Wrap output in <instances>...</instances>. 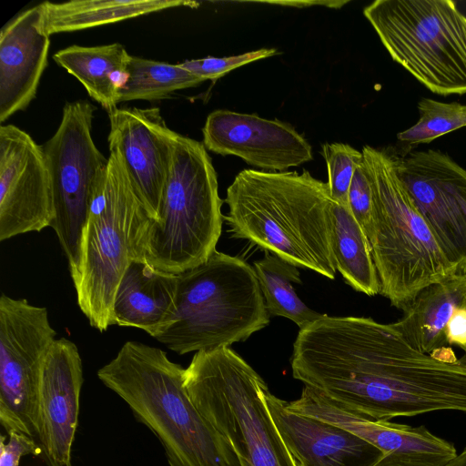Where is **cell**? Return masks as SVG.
I'll list each match as a JSON object with an SVG mask.
<instances>
[{"mask_svg": "<svg viewBox=\"0 0 466 466\" xmlns=\"http://www.w3.org/2000/svg\"><path fill=\"white\" fill-rule=\"evenodd\" d=\"M290 364L304 386L370 419L466 413V354L420 351L392 323L323 314L299 329Z\"/></svg>", "mask_w": 466, "mask_h": 466, "instance_id": "obj_1", "label": "cell"}, {"mask_svg": "<svg viewBox=\"0 0 466 466\" xmlns=\"http://www.w3.org/2000/svg\"><path fill=\"white\" fill-rule=\"evenodd\" d=\"M224 219L236 238L248 239L297 268L333 279L330 245L333 200L328 182L309 171H240L227 189Z\"/></svg>", "mask_w": 466, "mask_h": 466, "instance_id": "obj_2", "label": "cell"}, {"mask_svg": "<svg viewBox=\"0 0 466 466\" xmlns=\"http://www.w3.org/2000/svg\"><path fill=\"white\" fill-rule=\"evenodd\" d=\"M184 373L161 349L129 340L97 377L155 434L169 466H240L228 441L190 400Z\"/></svg>", "mask_w": 466, "mask_h": 466, "instance_id": "obj_3", "label": "cell"}, {"mask_svg": "<svg viewBox=\"0 0 466 466\" xmlns=\"http://www.w3.org/2000/svg\"><path fill=\"white\" fill-rule=\"evenodd\" d=\"M373 193L369 240L380 292L403 309L427 286L455 273L452 264L397 174L394 153L362 148Z\"/></svg>", "mask_w": 466, "mask_h": 466, "instance_id": "obj_4", "label": "cell"}, {"mask_svg": "<svg viewBox=\"0 0 466 466\" xmlns=\"http://www.w3.org/2000/svg\"><path fill=\"white\" fill-rule=\"evenodd\" d=\"M222 203L204 144L176 132L157 217L138 239L135 259L174 275L203 263L217 250Z\"/></svg>", "mask_w": 466, "mask_h": 466, "instance_id": "obj_5", "label": "cell"}, {"mask_svg": "<svg viewBox=\"0 0 466 466\" xmlns=\"http://www.w3.org/2000/svg\"><path fill=\"white\" fill-rule=\"evenodd\" d=\"M177 279L174 314L155 339L180 355L229 347L269 323L254 268L238 257L216 250Z\"/></svg>", "mask_w": 466, "mask_h": 466, "instance_id": "obj_6", "label": "cell"}, {"mask_svg": "<svg viewBox=\"0 0 466 466\" xmlns=\"http://www.w3.org/2000/svg\"><path fill=\"white\" fill-rule=\"evenodd\" d=\"M109 150L106 178L83 228L76 265L69 270L78 307L90 326L100 332L113 325L118 284L152 219L118 151Z\"/></svg>", "mask_w": 466, "mask_h": 466, "instance_id": "obj_7", "label": "cell"}, {"mask_svg": "<svg viewBox=\"0 0 466 466\" xmlns=\"http://www.w3.org/2000/svg\"><path fill=\"white\" fill-rule=\"evenodd\" d=\"M184 384L240 466H296L268 409L267 383L232 349L197 351L185 369Z\"/></svg>", "mask_w": 466, "mask_h": 466, "instance_id": "obj_8", "label": "cell"}, {"mask_svg": "<svg viewBox=\"0 0 466 466\" xmlns=\"http://www.w3.org/2000/svg\"><path fill=\"white\" fill-rule=\"evenodd\" d=\"M363 14L394 61L433 93L466 94V16L451 0H377Z\"/></svg>", "mask_w": 466, "mask_h": 466, "instance_id": "obj_9", "label": "cell"}, {"mask_svg": "<svg viewBox=\"0 0 466 466\" xmlns=\"http://www.w3.org/2000/svg\"><path fill=\"white\" fill-rule=\"evenodd\" d=\"M96 107L68 102L53 137L42 147L49 176L55 230L68 260L77 262L79 243L94 197L103 184L108 158L98 150L91 128Z\"/></svg>", "mask_w": 466, "mask_h": 466, "instance_id": "obj_10", "label": "cell"}, {"mask_svg": "<svg viewBox=\"0 0 466 466\" xmlns=\"http://www.w3.org/2000/svg\"><path fill=\"white\" fill-rule=\"evenodd\" d=\"M56 335L46 308L1 295L0 423L7 433L37 441L41 367Z\"/></svg>", "mask_w": 466, "mask_h": 466, "instance_id": "obj_11", "label": "cell"}, {"mask_svg": "<svg viewBox=\"0 0 466 466\" xmlns=\"http://www.w3.org/2000/svg\"><path fill=\"white\" fill-rule=\"evenodd\" d=\"M394 162L446 256L466 272V169L434 149L394 154Z\"/></svg>", "mask_w": 466, "mask_h": 466, "instance_id": "obj_12", "label": "cell"}, {"mask_svg": "<svg viewBox=\"0 0 466 466\" xmlns=\"http://www.w3.org/2000/svg\"><path fill=\"white\" fill-rule=\"evenodd\" d=\"M54 208L42 147L14 125L0 127V240L51 227Z\"/></svg>", "mask_w": 466, "mask_h": 466, "instance_id": "obj_13", "label": "cell"}, {"mask_svg": "<svg viewBox=\"0 0 466 466\" xmlns=\"http://www.w3.org/2000/svg\"><path fill=\"white\" fill-rule=\"evenodd\" d=\"M287 406L294 412L339 426L369 441L385 454L377 466H444L458 453L451 442L424 426L365 417L306 386L299 398L288 401Z\"/></svg>", "mask_w": 466, "mask_h": 466, "instance_id": "obj_14", "label": "cell"}, {"mask_svg": "<svg viewBox=\"0 0 466 466\" xmlns=\"http://www.w3.org/2000/svg\"><path fill=\"white\" fill-rule=\"evenodd\" d=\"M108 115L109 149L118 151L137 194L156 219L176 132L167 127L158 107H116Z\"/></svg>", "mask_w": 466, "mask_h": 466, "instance_id": "obj_15", "label": "cell"}, {"mask_svg": "<svg viewBox=\"0 0 466 466\" xmlns=\"http://www.w3.org/2000/svg\"><path fill=\"white\" fill-rule=\"evenodd\" d=\"M202 131L208 150L238 157L262 171L285 172L313 158L311 146L290 125L255 114L215 110Z\"/></svg>", "mask_w": 466, "mask_h": 466, "instance_id": "obj_16", "label": "cell"}, {"mask_svg": "<svg viewBox=\"0 0 466 466\" xmlns=\"http://www.w3.org/2000/svg\"><path fill=\"white\" fill-rule=\"evenodd\" d=\"M82 384L76 345L56 339L43 361L39 381L37 441L47 466H71Z\"/></svg>", "mask_w": 466, "mask_h": 466, "instance_id": "obj_17", "label": "cell"}, {"mask_svg": "<svg viewBox=\"0 0 466 466\" xmlns=\"http://www.w3.org/2000/svg\"><path fill=\"white\" fill-rule=\"evenodd\" d=\"M265 400L296 466H377L385 454L339 426L290 410L268 389Z\"/></svg>", "mask_w": 466, "mask_h": 466, "instance_id": "obj_18", "label": "cell"}, {"mask_svg": "<svg viewBox=\"0 0 466 466\" xmlns=\"http://www.w3.org/2000/svg\"><path fill=\"white\" fill-rule=\"evenodd\" d=\"M50 35L43 5L8 22L0 33V122L24 110L35 97L47 66Z\"/></svg>", "mask_w": 466, "mask_h": 466, "instance_id": "obj_19", "label": "cell"}, {"mask_svg": "<svg viewBox=\"0 0 466 466\" xmlns=\"http://www.w3.org/2000/svg\"><path fill=\"white\" fill-rule=\"evenodd\" d=\"M177 275L133 259L118 284L113 303V325L140 329L156 338L175 311Z\"/></svg>", "mask_w": 466, "mask_h": 466, "instance_id": "obj_20", "label": "cell"}, {"mask_svg": "<svg viewBox=\"0 0 466 466\" xmlns=\"http://www.w3.org/2000/svg\"><path fill=\"white\" fill-rule=\"evenodd\" d=\"M466 308V272L432 283L403 309L392 325L416 350L431 353L448 346L446 326L453 313Z\"/></svg>", "mask_w": 466, "mask_h": 466, "instance_id": "obj_21", "label": "cell"}, {"mask_svg": "<svg viewBox=\"0 0 466 466\" xmlns=\"http://www.w3.org/2000/svg\"><path fill=\"white\" fill-rule=\"evenodd\" d=\"M130 57L119 43L71 46L53 56L55 62L75 76L108 114L119 104L118 91L126 81Z\"/></svg>", "mask_w": 466, "mask_h": 466, "instance_id": "obj_22", "label": "cell"}, {"mask_svg": "<svg viewBox=\"0 0 466 466\" xmlns=\"http://www.w3.org/2000/svg\"><path fill=\"white\" fill-rule=\"evenodd\" d=\"M45 26L49 35L113 24L150 13L178 7H197L182 0H72L42 3Z\"/></svg>", "mask_w": 466, "mask_h": 466, "instance_id": "obj_23", "label": "cell"}, {"mask_svg": "<svg viewBox=\"0 0 466 466\" xmlns=\"http://www.w3.org/2000/svg\"><path fill=\"white\" fill-rule=\"evenodd\" d=\"M330 245L336 269L355 290L368 296L380 292V283L365 232L348 206L333 201Z\"/></svg>", "mask_w": 466, "mask_h": 466, "instance_id": "obj_24", "label": "cell"}, {"mask_svg": "<svg viewBox=\"0 0 466 466\" xmlns=\"http://www.w3.org/2000/svg\"><path fill=\"white\" fill-rule=\"evenodd\" d=\"M253 268L269 316L287 318L299 329L323 316L307 307L298 297L292 285L301 284L296 266L278 256L267 254L255 261Z\"/></svg>", "mask_w": 466, "mask_h": 466, "instance_id": "obj_25", "label": "cell"}, {"mask_svg": "<svg viewBox=\"0 0 466 466\" xmlns=\"http://www.w3.org/2000/svg\"><path fill=\"white\" fill-rule=\"evenodd\" d=\"M126 81L118 91V103L137 99L157 100L172 92L205 82L179 64L172 65L131 56Z\"/></svg>", "mask_w": 466, "mask_h": 466, "instance_id": "obj_26", "label": "cell"}, {"mask_svg": "<svg viewBox=\"0 0 466 466\" xmlns=\"http://www.w3.org/2000/svg\"><path fill=\"white\" fill-rule=\"evenodd\" d=\"M419 121L397 135L399 141L410 146L430 143L439 137L466 127V106L421 98L418 103Z\"/></svg>", "mask_w": 466, "mask_h": 466, "instance_id": "obj_27", "label": "cell"}, {"mask_svg": "<svg viewBox=\"0 0 466 466\" xmlns=\"http://www.w3.org/2000/svg\"><path fill=\"white\" fill-rule=\"evenodd\" d=\"M321 154L326 161L331 199L348 206V194L356 168L363 161L362 152L344 143H326Z\"/></svg>", "mask_w": 466, "mask_h": 466, "instance_id": "obj_28", "label": "cell"}, {"mask_svg": "<svg viewBox=\"0 0 466 466\" xmlns=\"http://www.w3.org/2000/svg\"><path fill=\"white\" fill-rule=\"evenodd\" d=\"M279 54L275 48H260L242 55L228 57H206L187 60L180 65L188 72L206 80H217L231 70L248 63L268 58Z\"/></svg>", "mask_w": 466, "mask_h": 466, "instance_id": "obj_29", "label": "cell"}, {"mask_svg": "<svg viewBox=\"0 0 466 466\" xmlns=\"http://www.w3.org/2000/svg\"><path fill=\"white\" fill-rule=\"evenodd\" d=\"M348 207L366 236H370L373 218V193L363 161L356 168L348 194Z\"/></svg>", "mask_w": 466, "mask_h": 466, "instance_id": "obj_30", "label": "cell"}, {"mask_svg": "<svg viewBox=\"0 0 466 466\" xmlns=\"http://www.w3.org/2000/svg\"><path fill=\"white\" fill-rule=\"evenodd\" d=\"M8 441L1 436L0 466H19L20 459L28 454H42L39 443L32 437L18 431H10Z\"/></svg>", "mask_w": 466, "mask_h": 466, "instance_id": "obj_31", "label": "cell"}, {"mask_svg": "<svg viewBox=\"0 0 466 466\" xmlns=\"http://www.w3.org/2000/svg\"><path fill=\"white\" fill-rule=\"evenodd\" d=\"M448 345L466 347V308L456 310L445 329Z\"/></svg>", "mask_w": 466, "mask_h": 466, "instance_id": "obj_32", "label": "cell"}, {"mask_svg": "<svg viewBox=\"0 0 466 466\" xmlns=\"http://www.w3.org/2000/svg\"><path fill=\"white\" fill-rule=\"evenodd\" d=\"M444 466H466V447Z\"/></svg>", "mask_w": 466, "mask_h": 466, "instance_id": "obj_33", "label": "cell"}, {"mask_svg": "<svg viewBox=\"0 0 466 466\" xmlns=\"http://www.w3.org/2000/svg\"><path fill=\"white\" fill-rule=\"evenodd\" d=\"M462 350H464V352L466 354V347L462 348Z\"/></svg>", "mask_w": 466, "mask_h": 466, "instance_id": "obj_34", "label": "cell"}]
</instances>
